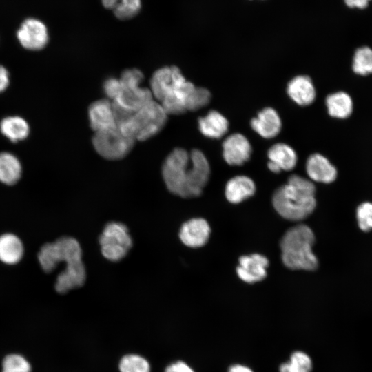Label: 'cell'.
I'll return each instance as SVG.
<instances>
[{
  "label": "cell",
  "instance_id": "6da1fadb",
  "mask_svg": "<svg viewBox=\"0 0 372 372\" xmlns=\"http://www.w3.org/2000/svg\"><path fill=\"white\" fill-rule=\"evenodd\" d=\"M162 175L168 190L185 198L199 196L210 176V166L199 149L189 154L183 148L174 149L166 158Z\"/></svg>",
  "mask_w": 372,
  "mask_h": 372
},
{
  "label": "cell",
  "instance_id": "f546056e",
  "mask_svg": "<svg viewBox=\"0 0 372 372\" xmlns=\"http://www.w3.org/2000/svg\"><path fill=\"white\" fill-rule=\"evenodd\" d=\"M209 90L203 87H195L187 101V111H196L207 105L211 100Z\"/></svg>",
  "mask_w": 372,
  "mask_h": 372
},
{
  "label": "cell",
  "instance_id": "d590c367",
  "mask_svg": "<svg viewBox=\"0 0 372 372\" xmlns=\"http://www.w3.org/2000/svg\"><path fill=\"white\" fill-rule=\"evenodd\" d=\"M371 0H344V3L351 8H366Z\"/></svg>",
  "mask_w": 372,
  "mask_h": 372
},
{
  "label": "cell",
  "instance_id": "9a60e30c",
  "mask_svg": "<svg viewBox=\"0 0 372 372\" xmlns=\"http://www.w3.org/2000/svg\"><path fill=\"white\" fill-rule=\"evenodd\" d=\"M250 126L262 138L270 139L276 137L280 132L282 121L274 108L267 107L251 120Z\"/></svg>",
  "mask_w": 372,
  "mask_h": 372
},
{
  "label": "cell",
  "instance_id": "44dd1931",
  "mask_svg": "<svg viewBox=\"0 0 372 372\" xmlns=\"http://www.w3.org/2000/svg\"><path fill=\"white\" fill-rule=\"evenodd\" d=\"M256 185L247 176H236L228 180L225 186V196L231 203L237 204L253 196Z\"/></svg>",
  "mask_w": 372,
  "mask_h": 372
},
{
  "label": "cell",
  "instance_id": "cb8c5ba5",
  "mask_svg": "<svg viewBox=\"0 0 372 372\" xmlns=\"http://www.w3.org/2000/svg\"><path fill=\"white\" fill-rule=\"evenodd\" d=\"M21 174L22 166L18 158L10 152H1L0 182L13 185L19 180Z\"/></svg>",
  "mask_w": 372,
  "mask_h": 372
},
{
  "label": "cell",
  "instance_id": "7c38bea8",
  "mask_svg": "<svg viewBox=\"0 0 372 372\" xmlns=\"http://www.w3.org/2000/svg\"><path fill=\"white\" fill-rule=\"evenodd\" d=\"M269 260L259 254L242 256L236 268L238 277L247 283H255L265 278Z\"/></svg>",
  "mask_w": 372,
  "mask_h": 372
},
{
  "label": "cell",
  "instance_id": "d6a6232c",
  "mask_svg": "<svg viewBox=\"0 0 372 372\" xmlns=\"http://www.w3.org/2000/svg\"><path fill=\"white\" fill-rule=\"evenodd\" d=\"M103 90L106 96L112 101L115 100L121 90V85L119 79L110 78L103 84Z\"/></svg>",
  "mask_w": 372,
  "mask_h": 372
},
{
  "label": "cell",
  "instance_id": "3957f363",
  "mask_svg": "<svg viewBox=\"0 0 372 372\" xmlns=\"http://www.w3.org/2000/svg\"><path fill=\"white\" fill-rule=\"evenodd\" d=\"M315 241L313 232L305 225L290 228L280 241L282 260L285 266L293 270L313 271L318 261L312 251Z\"/></svg>",
  "mask_w": 372,
  "mask_h": 372
},
{
  "label": "cell",
  "instance_id": "83f0119b",
  "mask_svg": "<svg viewBox=\"0 0 372 372\" xmlns=\"http://www.w3.org/2000/svg\"><path fill=\"white\" fill-rule=\"evenodd\" d=\"M312 362L310 357L302 351H295L289 362L282 364L279 367L280 372H311Z\"/></svg>",
  "mask_w": 372,
  "mask_h": 372
},
{
  "label": "cell",
  "instance_id": "30bf717a",
  "mask_svg": "<svg viewBox=\"0 0 372 372\" xmlns=\"http://www.w3.org/2000/svg\"><path fill=\"white\" fill-rule=\"evenodd\" d=\"M222 155L231 166L243 165L250 158L252 147L248 138L240 133L228 136L222 143Z\"/></svg>",
  "mask_w": 372,
  "mask_h": 372
},
{
  "label": "cell",
  "instance_id": "ffe728a7",
  "mask_svg": "<svg viewBox=\"0 0 372 372\" xmlns=\"http://www.w3.org/2000/svg\"><path fill=\"white\" fill-rule=\"evenodd\" d=\"M198 125L203 136L217 139L226 134L229 124L227 118L220 112L211 110L205 116L198 118Z\"/></svg>",
  "mask_w": 372,
  "mask_h": 372
},
{
  "label": "cell",
  "instance_id": "8992f818",
  "mask_svg": "<svg viewBox=\"0 0 372 372\" xmlns=\"http://www.w3.org/2000/svg\"><path fill=\"white\" fill-rule=\"evenodd\" d=\"M134 142L116 126L95 132L92 138L95 150L108 160H118L126 156L132 149Z\"/></svg>",
  "mask_w": 372,
  "mask_h": 372
},
{
  "label": "cell",
  "instance_id": "8fae6325",
  "mask_svg": "<svg viewBox=\"0 0 372 372\" xmlns=\"http://www.w3.org/2000/svg\"><path fill=\"white\" fill-rule=\"evenodd\" d=\"M65 263V269L57 276L55 282V289L61 294L82 287L86 280V271L82 258Z\"/></svg>",
  "mask_w": 372,
  "mask_h": 372
},
{
  "label": "cell",
  "instance_id": "5bb4252c",
  "mask_svg": "<svg viewBox=\"0 0 372 372\" xmlns=\"http://www.w3.org/2000/svg\"><path fill=\"white\" fill-rule=\"evenodd\" d=\"M267 167L275 174L282 170H292L298 163V155L289 145L277 143L271 145L267 151Z\"/></svg>",
  "mask_w": 372,
  "mask_h": 372
},
{
  "label": "cell",
  "instance_id": "1f68e13d",
  "mask_svg": "<svg viewBox=\"0 0 372 372\" xmlns=\"http://www.w3.org/2000/svg\"><path fill=\"white\" fill-rule=\"evenodd\" d=\"M356 218L360 229L363 231L372 229V203L365 202L360 205L356 211Z\"/></svg>",
  "mask_w": 372,
  "mask_h": 372
},
{
  "label": "cell",
  "instance_id": "277c9868",
  "mask_svg": "<svg viewBox=\"0 0 372 372\" xmlns=\"http://www.w3.org/2000/svg\"><path fill=\"white\" fill-rule=\"evenodd\" d=\"M167 118V114L161 105L152 100L116 127L135 141H143L156 135L165 127Z\"/></svg>",
  "mask_w": 372,
  "mask_h": 372
},
{
  "label": "cell",
  "instance_id": "ba28073f",
  "mask_svg": "<svg viewBox=\"0 0 372 372\" xmlns=\"http://www.w3.org/2000/svg\"><path fill=\"white\" fill-rule=\"evenodd\" d=\"M17 37L22 47L34 51L44 48L49 40L45 25L34 18H28L21 23Z\"/></svg>",
  "mask_w": 372,
  "mask_h": 372
},
{
  "label": "cell",
  "instance_id": "4dcf8cb0",
  "mask_svg": "<svg viewBox=\"0 0 372 372\" xmlns=\"http://www.w3.org/2000/svg\"><path fill=\"white\" fill-rule=\"evenodd\" d=\"M29 362L18 354L7 355L2 364V372H30Z\"/></svg>",
  "mask_w": 372,
  "mask_h": 372
},
{
  "label": "cell",
  "instance_id": "ac0fdd59",
  "mask_svg": "<svg viewBox=\"0 0 372 372\" xmlns=\"http://www.w3.org/2000/svg\"><path fill=\"white\" fill-rule=\"evenodd\" d=\"M306 172L313 181L331 183L337 177L335 167L324 156L315 153L310 155L306 161Z\"/></svg>",
  "mask_w": 372,
  "mask_h": 372
},
{
  "label": "cell",
  "instance_id": "d6986e66",
  "mask_svg": "<svg viewBox=\"0 0 372 372\" xmlns=\"http://www.w3.org/2000/svg\"><path fill=\"white\" fill-rule=\"evenodd\" d=\"M91 128L95 132L116 125L112 103L107 99L93 102L88 108Z\"/></svg>",
  "mask_w": 372,
  "mask_h": 372
},
{
  "label": "cell",
  "instance_id": "e0dca14e",
  "mask_svg": "<svg viewBox=\"0 0 372 372\" xmlns=\"http://www.w3.org/2000/svg\"><path fill=\"white\" fill-rule=\"evenodd\" d=\"M289 97L297 105L308 106L315 101L316 92L311 79L308 75H297L287 85Z\"/></svg>",
  "mask_w": 372,
  "mask_h": 372
},
{
  "label": "cell",
  "instance_id": "f1b7e54d",
  "mask_svg": "<svg viewBox=\"0 0 372 372\" xmlns=\"http://www.w3.org/2000/svg\"><path fill=\"white\" fill-rule=\"evenodd\" d=\"M121 372H149L150 366L148 362L143 357L130 354L125 355L120 361Z\"/></svg>",
  "mask_w": 372,
  "mask_h": 372
},
{
  "label": "cell",
  "instance_id": "5b68a950",
  "mask_svg": "<svg viewBox=\"0 0 372 372\" xmlns=\"http://www.w3.org/2000/svg\"><path fill=\"white\" fill-rule=\"evenodd\" d=\"M78 258H82L81 247L77 240L70 236L44 244L38 254L40 266L46 273H51L60 262Z\"/></svg>",
  "mask_w": 372,
  "mask_h": 372
},
{
  "label": "cell",
  "instance_id": "9c48e42d",
  "mask_svg": "<svg viewBox=\"0 0 372 372\" xmlns=\"http://www.w3.org/2000/svg\"><path fill=\"white\" fill-rule=\"evenodd\" d=\"M186 79L176 66H166L156 70L150 81L152 94L161 101Z\"/></svg>",
  "mask_w": 372,
  "mask_h": 372
},
{
  "label": "cell",
  "instance_id": "52a82bcc",
  "mask_svg": "<svg viewBox=\"0 0 372 372\" xmlns=\"http://www.w3.org/2000/svg\"><path fill=\"white\" fill-rule=\"evenodd\" d=\"M99 243L102 255L110 261L118 262L132 248V239L124 224L110 222L105 226Z\"/></svg>",
  "mask_w": 372,
  "mask_h": 372
},
{
  "label": "cell",
  "instance_id": "4316f807",
  "mask_svg": "<svg viewBox=\"0 0 372 372\" xmlns=\"http://www.w3.org/2000/svg\"><path fill=\"white\" fill-rule=\"evenodd\" d=\"M353 72L362 76L372 74V49L367 46L358 48L353 55Z\"/></svg>",
  "mask_w": 372,
  "mask_h": 372
},
{
  "label": "cell",
  "instance_id": "d4e9b609",
  "mask_svg": "<svg viewBox=\"0 0 372 372\" xmlns=\"http://www.w3.org/2000/svg\"><path fill=\"white\" fill-rule=\"evenodd\" d=\"M0 131L10 141L16 143L28 136L30 127L28 122L22 117L10 116L1 120Z\"/></svg>",
  "mask_w": 372,
  "mask_h": 372
},
{
  "label": "cell",
  "instance_id": "7a4b0ae2",
  "mask_svg": "<svg viewBox=\"0 0 372 372\" xmlns=\"http://www.w3.org/2000/svg\"><path fill=\"white\" fill-rule=\"evenodd\" d=\"M316 187L309 179L291 175L287 184L280 187L273 195L276 211L284 218L298 221L306 218L316 205Z\"/></svg>",
  "mask_w": 372,
  "mask_h": 372
},
{
  "label": "cell",
  "instance_id": "2e32d148",
  "mask_svg": "<svg viewBox=\"0 0 372 372\" xmlns=\"http://www.w3.org/2000/svg\"><path fill=\"white\" fill-rule=\"evenodd\" d=\"M151 101L152 94L150 90L140 87L139 85H121L119 95L112 101L129 111L135 112Z\"/></svg>",
  "mask_w": 372,
  "mask_h": 372
},
{
  "label": "cell",
  "instance_id": "7402d4cb",
  "mask_svg": "<svg viewBox=\"0 0 372 372\" xmlns=\"http://www.w3.org/2000/svg\"><path fill=\"white\" fill-rule=\"evenodd\" d=\"M23 245L21 239L10 233L0 236V261L6 265H15L23 258Z\"/></svg>",
  "mask_w": 372,
  "mask_h": 372
},
{
  "label": "cell",
  "instance_id": "603a6c76",
  "mask_svg": "<svg viewBox=\"0 0 372 372\" xmlns=\"http://www.w3.org/2000/svg\"><path fill=\"white\" fill-rule=\"evenodd\" d=\"M329 115L336 118H347L353 112V104L351 97L342 91L329 94L325 99Z\"/></svg>",
  "mask_w": 372,
  "mask_h": 372
},
{
  "label": "cell",
  "instance_id": "484cf974",
  "mask_svg": "<svg viewBox=\"0 0 372 372\" xmlns=\"http://www.w3.org/2000/svg\"><path fill=\"white\" fill-rule=\"evenodd\" d=\"M101 3L120 20L135 17L141 9V0H101Z\"/></svg>",
  "mask_w": 372,
  "mask_h": 372
},
{
  "label": "cell",
  "instance_id": "836d02e7",
  "mask_svg": "<svg viewBox=\"0 0 372 372\" xmlns=\"http://www.w3.org/2000/svg\"><path fill=\"white\" fill-rule=\"evenodd\" d=\"M165 372H194L186 363L178 361L168 366Z\"/></svg>",
  "mask_w": 372,
  "mask_h": 372
},
{
  "label": "cell",
  "instance_id": "e575fe53",
  "mask_svg": "<svg viewBox=\"0 0 372 372\" xmlns=\"http://www.w3.org/2000/svg\"><path fill=\"white\" fill-rule=\"evenodd\" d=\"M9 83V73L6 68L0 65V93L6 90Z\"/></svg>",
  "mask_w": 372,
  "mask_h": 372
},
{
  "label": "cell",
  "instance_id": "8d00e7d4",
  "mask_svg": "<svg viewBox=\"0 0 372 372\" xmlns=\"http://www.w3.org/2000/svg\"><path fill=\"white\" fill-rule=\"evenodd\" d=\"M228 372H253V371L246 366L234 364L229 367Z\"/></svg>",
  "mask_w": 372,
  "mask_h": 372
},
{
  "label": "cell",
  "instance_id": "4fadbf2b",
  "mask_svg": "<svg viewBox=\"0 0 372 372\" xmlns=\"http://www.w3.org/2000/svg\"><path fill=\"white\" fill-rule=\"evenodd\" d=\"M211 229L203 218H192L184 223L179 231V238L186 246L198 248L205 245L210 236Z\"/></svg>",
  "mask_w": 372,
  "mask_h": 372
}]
</instances>
